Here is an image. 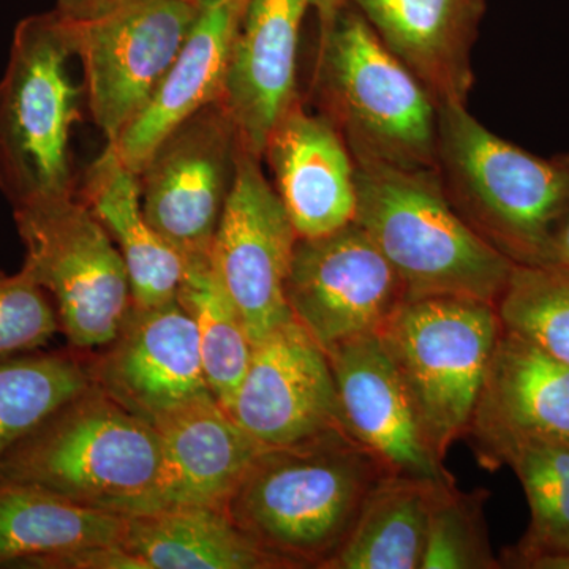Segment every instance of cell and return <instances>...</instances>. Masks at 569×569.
Wrapping results in <instances>:
<instances>
[{"label": "cell", "instance_id": "cell-36", "mask_svg": "<svg viewBox=\"0 0 569 569\" xmlns=\"http://www.w3.org/2000/svg\"><path fill=\"white\" fill-rule=\"evenodd\" d=\"M186 2H198V0H186Z\"/></svg>", "mask_w": 569, "mask_h": 569}, {"label": "cell", "instance_id": "cell-5", "mask_svg": "<svg viewBox=\"0 0 569 569\" xmlns=\"http://www.w3.org/2000/svg\"><path fill=\"white\" fill-rule=\"evenodd\" d=\"M313 86L355 162L436 170V102L350 2L318 43Z\"/></svg>", "mask_w": 569, "mask_h": 569}, {"label": "cell", "instance_id": "cell-21", "mask_svg": "<svg viewBox=\"0 0 569 569\" xmlns=\"http://www.w3.org/2000/svg\"><path fill=\"white\" fill-rule=\"evenodd\" d=\"M437 107L467 104L485 0H348Z\"/></svg>", "mask_w": 569, "mask_h": 569}, {"label": "cell", "instance_id": "cell-27", "mask_svg": "<svg viewBox=\"0 0 569 569\" xmlns=\"http://www.w3.org/2000/svg\"><path fill=\"white\" fill-rule=\"evenodd\" d=\"M176 299L192 317L206 381L213 399L227 410L246 376L253 343L211 258L186 263Z\"/></svg>", "mask_w": 569, "mask_h": 569}, {"label": "cell", "instance_id": "cell-32", "mask_svg": "<svg viewBox=\"0 0 569 569\" xmlns=\"http://www.w3.org/2000/svg\"><path fill=\"white\" fill-rule=\"evenodd\" d=\"M18 568L32 569H142L140 560L127 552L121 545L93 546L54 553V556L36 557L22 561Z\"/></svg>", "mask_w": 569, "mask_h": 569}, {"label": "cell", "instance_id": "cell-8", "mask_svg": "<svg viewBox=\"0 0 569 569\" xmlns=\"http://www.w3.org/2000/svg\"><path fill=\"white\" fill-rule=\"evenodd\" d=\"M13 213L26 249L21 269L51 296L71 348L107 347L133 298L122 254L103 224L78 193Z\"/></svg>", "mask_w": 569, "mask_h": 569}, {"label": "cell", "instance_id": "cell-29", "mask_svg": "<svg viewBox=\"0 0 569 569\" xmlns=\"http://www.w3.org/2000/svg\"><path fill=\"white\" fill-rule=\"evenodd\" d=\"M505 331L569 366V271L516 264L497 301Z\"/></svg>", "mask_w": 569, "mask_h": 569}, {"label": "cell", "instance_id": "cell-16", "mask_svg": "<svg viewBox=\"0 0 569 569\" xmlns=\"http://www.w3.org/2000/svg\"><path fill=\"white\" fill-rule=\"evenodd\" d=\"M467 436L489 468L527 438L569 443V366L503 329Z\"/></svg>", "mask_w": 569, "mask_h": 569}, {"label": "cell", "instance_id": "cell-23", "mask_svg": "<svg viewBox=\"0 0 569 569\" xmlns=\"http://www.w3.org/2000/svg\"><path fill=\"white\" fill-rule=\"evenodd\" d=\"M121 546L142 569H282L224 509L179 507L126 519Z\"/></svg>", "mask_w": 569, "mask_h": 569}, {"label": "cell", "instance_id": "cell-12", "mask_svg": "<svg viewBox=\"0 0 569 569\" xmlns=\"http://www.w3.org/2000/svg\"><path fill=\"white\" fill-rule=\"evenodd\" d=\"M261 162L241 146L211 252L213 269L238 307L253 346L293 318L287 282L298 241Z\"/></svg>", "mask_w": 569, "mask_h": 569}, {"label": "cell", "instance_id": "cell-11", "mask_svg": "<svg viewBox=\"0 0 569 569\" xmlns=\"http://www.w3.org/2000/svg\"><path fill=\"white\" fill-rule=\"evenodd\" d=\"M293 320L326 353L378 335L407 301V288L370 236L353 222L298 238L287 282Z\"/></svg>", "mask_w": 569, "mask_h": 569}, {"label": "cell", "instance_id": "cell-2", "mask_svg": "<svg viewBox=\"0 0 569 569\" xmlns=\"http://www.w3.org/2000/svg\"><path fill=\"white\" fill-rule=\"evenodd\" d=\"M436 171L459 216L515 264L546 266L569 206V153L541 157L490 132L467 104L438 108Z\"/></svg>", "mask_w": 569, "mask_h": 569}, {"label": "cell", "instance_id": "cell-30", "mask_svg": "<svg viewBox=\"0 0 569 569\" xmlns=\"http://www.w3.org/2000/svg\"><path fill=\"white\" fill-rule=\"evenodd\" d=\"M485 493H463L455 481L433 489L421 569H497L486 527Z\"/></svg>", "mask_w": 569, "mask_h": 569}, {"label": "cell", "instance_id": "cell-17", "mask_svg": "<svg viewBox=\"0 0 569 569\" xmlns=\"http://www.w3.org/2000/svg\"><path fill=\"white\" fill-rule=\"evenodd\" d=\"M152 426L159 436V470L142 512L227 508L247 468L263 449L213 396L170 411Z\"/></svg>", "mask_w": 569, "mask_h": 569}, {"label": "cell", "instance_id": "cell-13", "mask_svg": "<svg viewBox=\"0 0 569 569\" xmlns=\"http://www.w3.org/2000/svg\"><path fill=\"white\" fill-rule=\"evenodd\" d=\"M227 411L263 448L347 430L328 355L293 318L254 343Z\"/></svg>", "mask_w": 569, "mask_h": 569}, {"label": "cell", "instance_id": "cell-22", "mask_svg": "<svg viewBox=\"0 0 569 569\" xmlns=\"http://www.w3.org/2000/svg\"><path fill=\"white\" fill-rule=\"evenodd\" d=\"M78 197L103 224L129 272L134 306L167 305L178 298L186 263L157 233L142 211L140 182L107 142L82 179Z\"/></svg>", "mask_w": 569, "mask_h": 569}, {"label": "cell", "instance_id": "cell-28", "mask_svg": "<svg viewBox=\"0 0 569 569\" xmlns=\"http://www.w3.org/2000/svg\"><path fill=\"white\" fill-rule=\"evenodd\" d=\"M96 385L74 353H28L0 361V462L58 408Z\"/></svg>", "mask_w": 569, "mask_h": 569}, {"label": "cell", "instance_id": "cell-15", "mask_svg": "<svg viewBox=\"0 0 569 569\" xmlns=\"http://www.w3.org/2000/svg\"><path fill=\"white\" fill-rule=\"evenodd\" d=\"M348 432L392 475L455 481L430 445L395 359L378 335L328 351Z\"/></svg>", "mask_w": 569, "mask_h": 569}, {"label": "cell", "instance_id": "cell-18", "mask_svg": "<svg viewBox=\"0 0 569 569\" xmlns=\"http://www.w3.org/2000/svg\"><path fill=\"white\" fill-rule=\"evenodd\" d=\"M298 238H318L353 223L356 164L342 134L296 100L276 123L263 152Z\"/></svg>", "mask_w": 569, "mask_h": 569}, {"label": "cell", "instance_id": "cell-4", "mask_svg": "<svg viewBox=\"0 0 569 569\" xmlns=\"http://www.w3.org/2000/svg\"><path fill=\"white\" fill-rule=\"evenodd\" d=\"M159 460L156 427L93 385L14 445L0 478L129 518L144 511Z\"/></svg>", "mask_w": 569, "mask_h": 569}, {"label": "cell", "instance_id": "cell-19", "mask_svg": "<svg viewBox=\"0 0 569 569\" xmlns=\"http://www.w3.org/2000/svg\"><path fill=\"white\" fill-rule=\"evenodd\" d=\"M307 0H249L231 52L223 107L247 151L263 160L266 142L296 91L298 44Z\"/></svg>", "mask_w": 569, "mask_h": 569}, {"label": "cell", "instance_id": "cell-34", "mask_svg": "<svg viewBox=\"0 0 569 569\" xmlns=\"http://www.w3.org/2000/svg\"><path fill=\"white\" fill-rule=\"evenodd\" d=\"M348 0H307L309 9L316 11L318 20V43L323 41L335 28L340 11L347 6Z\"/></svg>", "mask_w": 569, "mask_h": 569}, {"label": "cell", "instance_id": "cell-1", "mask_svg": "<svg viewBox=\"0 0 569 569\" xmlns=\"http://www.w3.org/2000/svg\"><path fill=\"white\" fill-rule=\"evenodd\" d=\"M392 475L347 430L263 448L224 511L287 568H323L346 541L370 490Z\"/></svg>", "mask_w": 569, "mask_h": 569}, {"label": "cell", "instance_id": "cell-26", "mask_svg": "<svg viewBox=\"0 0 569 569\" xmlns=\"http://www.w3.org/2000/svg\"><path fill=\"white\" fill-rule=\"evenodd\" d=\"M515 470L530 508V523L501 568L569 569V443L527 438L501 455Z\"/></svg>", "mask_w": 569, "mask_h": 569}, {"label": "cell", "instance_id": "cell-9", "mask_svg": "<svg viewBox=\"0 0 569 569\" xmlns=\"http://www.w3.org/2000/svg\"><path fill=\"white\" fill-rule=\"evenodd\" d=\"M198 2L116 0L89 20L66 18L89 110L107 142L118 140L151 102L192 29Z\"/></svg>", "mask_w": 569, "mask_h": 569}, {"label": "cell", "instance_id": "cell-31", "mask_svg": "<svg viewBox=\"0 0 569 569\" xmlns=\"http://www.w3.org/2000/svg\"><path fill=\"white\" fill-rule=\"evenodd\" d=\"M61 331L47 291L24 271H0V361L47 346Z\"/></svg>", "mask_w": 569, "mask_h": 569}, {"label": "cell", "instance_id": "cell-24", "mask_svg": "<svg viewBox=\"0 0 569 569\" xmlns=\"http://www.w3.org/2000/svg\"><path fill=\"white\" fill-rule=\"evenodd\" d=\"M126 519L0 478V568H18L22 561L70 550L121 545Z\"/></svg>", "mask_w": 569, "mask_h": 569}, {"label": "cell", "instance_id": "cell-33", "mask_svg": "<svg viewBox=\"0 0 569 569\" xmlns=\"http://www.w3.org/2000/svg\"><path fill=\"white\" fill-rule=\"evenodd\" d=\"M116 0H58L56 11L71 21L89 20L110 9Z\"/></svg>", "mask_w": 569, "mask_h": 569}, {"label": "cell", "instance_id": "cell-6", "mask_svg": "<svg viewBox=\"0 0 569 569\" xmlns=\"http://www.w3.org/2000/svg\"><path fill=\"white\" fill-rule=\"evenodd\" d=\"M77 58L62 14H32L17 26L0 80V190L13 211L77 194L70 138L84 84L71 78Z\"/></svg>", "mask_w": 569, "mask_h": 569}, {"label": "cell", "instance_id": "cell-10", "mask_svg": "<svg viewBox=\"0 0 569 569\" xmlns=\"http://www.w3.org/2000/svg\"><path fill=\"white\" fill-rule=\"evenodd\" d=\"M241 146L230 112L212 103L168 134L138 174L142 211L183 263L211 258Z\"/></svg>", "mask_w": 569, "mask_h": 569}, {"label": "cell", "instance_id": "cell-3", "mask_svg": "<svg viewBox=\"0 0 569 569\" xmlns=\"http://www.w3.org/2000/svg\"><path fill=\"white\" fill-rule=\"evenodd\" d=\"M355 164V222L396 269L408 299L463 296L497 306L516 264L452 208L436 170Z\"/></svg>", "mask_w": 569, "mask_h": 569}, {"label": "cell", "instance_id": "cell-35", "mask_svg": "<svg viewBox=\"0 0 569 569\" xmlns=\"http://www.w3.org/2000/svg\"><path fill=\"white\" fill-rule=\"evenodd\" d=\"M546 266H557V268L569 271V206L567 213H565L563 222L560 224L559 233L553 239L549 263Z\"/></svg>", "mask_w": 569, "mask_h": 569}, {"label": "cell", "instance_id": "cell-25", "mask_svg": "<svg viewBox=\"0 0 569 569\" xmlns=\"http://www.w3.org/2000/svg\"><path fill=\"white\" fill-rule=\"evenodd\" d=\"M440 482L387 475L326 569H421L433 489Z\"/></svg>", "mask_w": 569, "mask_h": 569}, {"label": "cell", "instance_id": "cell-14", "mask_svg": "<svg viewBox=\"0 0 569 569\" xmlns=\"http://www.w3.org/2000/svg\"><path fill=\"white\" fill-rule=\"evenodd\" d=\"M97 387L152 422L211 395L192 317L178 299L130 307L121 331L91 362Z\"/></svg>", "mask_w": 569, "mask_h": 569}, {"label": "cell", "instance_id": "cell-20", "mask_svg": "<svg viewBox=\"0 0 569 569\" xmlns=\"http://www.w3.org/2000/svg\"><path fill=\"white\" fill-rule=\"evenodd\" d=\"M249 0H200L192 29L151 102L119 134L122 162L140 174L160 142L209 104L222 102L231 52Z\"/></svg>", "mask_w": 569, "mask_h": 569}, {"label": "cell", "instance_id": "cell-7", "mask_svg": "<svg viewBox=\"0 0 569 569\" xmlns=\"http://www.w3.org/2000/svg\"><path fill=\"white\" fill-rule=\"evenodd\" d=\"M501 331L492 302L426 296L407 299L378 332L441 460L470 429Z\"/></svg>", "mask_w": 569, "mask_h": 569}]
</instances>
